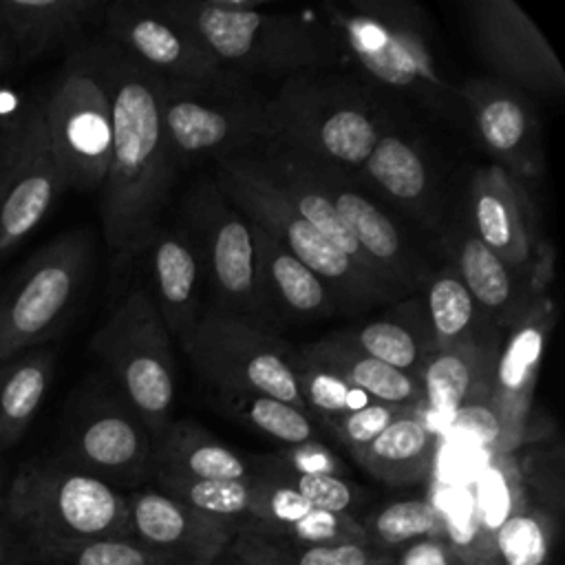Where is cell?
I'll use <instances>...</instances> for the list:
<instances>
[{
	"mask_svg": "<svg viewBox=\"0 0 565 565\" xmlns=\"http://www.w3.org/2000/svg\"><path fill=\"white\" fill-rule=\"evenodd\" d=\"M97 42L113 121L99 207L110 258L121 269L148 252L179 163L163 126V77L110 40Z\"/></svg>",
	"mask_w": 565,
	"mask_h": 565,
	"instance_id": "obj_1",
	"label": "cell"
},
{
	"mask_svg": "<svg viewBox=\"0 0 565 565\" xmlns=\"http://www.w3.org/2000/svg\"><path fill=\"white\" fill-rule=\"evenodd\" d=\"M13 552H55L97 539H128V497L57 457L22 463L7 483Z\"/></svg>",
	"mask_w": 565,
	"mask_h": 565,
	"instance_id": "obj_2",
	"label": "cell"
},
{
	"mask_svg": "<svg viewBox=\"0 0 565 565\" xmlns=\"http://www.w3.org/2000/svg\"><path fill=\"white\" fill-rule=\"evenodd\" d=\"M236 73L305 75L338 60V44L296 13L234 0L157 2Z\"/></svg>",
	"mask_w": 565,
	"mask_h": 565,
	"instance_id": "obj_3",
	"label": "cell"
},
{
	"mask_svg": "<svg viewBox=\"0 0 565 565\" xmlns=\"http://www.w3.org/2000/svg\"><path fill=\"white\" fill-rule=\"evenodd\" d=\"M331 22L360 68L380 86L397 90L437 115H452L459 88L437 66L424 18L404 2L353 0L347 7L327 4Z\"/></svg>",
	"mask_w": 565,
	"mask_h": 565,
	"instance_id": "obj_4",
	"label": "cell"
},
{
	"mask_svg": "<svg viewBox=\"0 0 565 565\" xmlns=\"http://www.w3.org/2000/svg\"><path fill=\"white\" fill-rule=\"evenodd\" d=\"M214 183L223 196L252 223L263 227L305 267H309L331 291L335 302L366 307L388 300L393 291L366 274L353 258L318 234L263 177L247 154L227 157L214 163Z\"/></svg>",
	"mask_w": 565,
	"mask_h": 565,
	"instance_id": "obj_5",
	"label": "cell"
},
{
	"mask_svg": "<svg viewBox=\"0 0 565 565\" xmlns=\"http://www.w3.org/2000/svg\"><path fill=\"white\" fill-rule=\"evenodd\" d=\"M269 108L274 143L340 174L362 168L382 137L371 108L340 82L291 75Z\"/></svg>",
	"mask_w": 565,
	"mask_h": 565,
	"instance_id": "obj_6",
	"label": "cell"
},
{
	"mask_svg": "<svg viewBox=\"0 0 565 565\" xmlns=\"http://www.w3.org/2000/svg\"><path fill=\"white\" fill-rule=\"evenodd\" d=\"M90 349L150 435H159L170 424L177 388L170 333L152 294L132 287L95 331Z\"/></svg>",
	"mask_w": 565,
	"mask_h": 565,
	"instance_id": "obj_7",
	"label": "cell"
},
{
	"mask_svg": "<svg viewBox=\"0 0 565 565\" xmlns=\"http://www.w3.org/2000/svg\"><path fill=\"white\" fill-rule=\"evenodd\" d=\"M163 126L179 170L203 159L214 163L276 141L269 97L243 86L179 84L163 79Z\"/></svg>",
	"mask_w": 565,
	"mask_h": 565,
	"instance_id": "obj_8",
	"label": "cell"
},
{
	"mask_svg": "<svg viewBox=\"0 0 565 565\" xmlns=\"http://www.w3.org/2000/svg\"><path fill=\"white\" fill-rule=\"evenodd\" d=\"M40 102L49 143L66 188L99 192L108 170L113 137L99 42L73 46L62 73Z\"/></svg>",
	"mask_w": 565,
	"mask_h": 565,
	"instance_id": "obj_9",
	"label": "cell"
},
{
	"mask_svg": "<svg viewBox=\"0 0 565 565\" xmlns=\"http://www.w3.org/2000/svg\"><path fill=\"white\" fill-rule=\"evenodd\" d=\"M90 263V234L71 230L20 267L0 294V362L55 338L86 285Z\"/></svg>",
	"mask_w": 565,
	"mask_h": 565,
	"instance_id": "obj_10",
	"label": "cell"
},
{
	"mask_svg": "<svg viewBox=\"0 0 565 565\" xmlns=\"http://www.w3.org/2000/svg\"><path fill=\"white\" fill-rule=\"evenodd\" d=\"M183 351L218 393L267 395L307 411L296 353L260 322L207 305Z\"/></svg>",
	"mask_w": 565,
	"mask_h": 565,
	"instance_id": "obj_11",
	"label": "cell"
},
{
	"mask_svg": "<svg viewBox=\"0 0 565 565\" xmlns=\"http://www.w3.org/2000/svg\"><path fill=\"white\" fill-rule=\"evenodd\" d=\"M57 459L106 483L135 479L152 463V435L119 391L79 386L64 413Z\"/></svg>",
	"mask_w": 565,
	"mask_h": 565,
	"instance_id": "obj_12",
	"label": "cell"
},
{
	"mask_svg": "<svg viewBox=\"0 0 565 565\" xmlns=\"http://www.w3.org/2000/svg\"><path fill=\"white\" fill-rule=\"evenodd\" d=\"M192 245L212 287L214 307L267 327L271 320L258 289L254 243L247 218L223 196L214 181H201L185 199Z\"/></svg>",
	"mask_w": 565,
	"mask_h": 565,
	"instance_id": "obj_13",
	"label": "cell"
},
{
	"mask_svg": "<svg viewBox=\"0 0 565 565\" xmlns=\"http://www.w3.org/2000/svg\"><path fill=\"white\" fill-rule=\"evenodd\" d=\"M102 20L106 24V40L166 82L227 84L243 79L190 29L163 13L157 2L119 0L106 4Z\"/></svg>",
	"mask_w": 565,
	"mask_h": 565,
	"instance_id": "obj_14",
	"label": "cell"
},
{
	"mask_svg": "<svg viewBox=\"0 0 565 565\" xmlns=\"http://www.w3.org/2000/svg\"><path fill=\"white\" fill-rule=\"evenodd\" d=\"M4 126L9 135V174L0 199V256L31 234L66 190L49 143L42 102L31 99Z\"/></svg>",
	"mask_w": 565,
	"mask_h": 565,
	"instance_id": "obj_15",
	"label": "cell"
},
{
	"mask_svg": "<svg viewBox=\"0 0 565 565\" xmlns=\"http://www.w3.org/2000/svg\"><path fill=\"white\" fill-rule=\"evenodd\" d=\"M472 38L483 62L525 90L563 95L565 71L534 20L512 0L466 2Z\"/></svg>",
	"mask_w": 565,
	"mask_h": 565,
	"instance_id": "obj_16",
	"label": "cell"
},
{
	"mask_svg": "<svg viewBox=\"0 0 565 565\" xmlns=\"http://www.w3.org/2000/svg\"><path fill=\"white\" fill-rule=\"evenodd\" d=\"M128 516L130 539L181 565H212L234 536L232 521L210 516L154 490L128 497Z\"/></svg>",
	"mask_w": 565,
	"mask_h": 565,
	"instance_id": "obj_17",
	"label": "cell"
},
{
	"mask_svg": "<svg viewBox=\"0 0 565 565\" xmlns=\"http://www.w3.org/2000/svg\"><path fill=\"white\" fill-rule=\"evenodd\" d=\"M481 143L514 177H536L543 168L539 121L525 97L505 82L470 79L459 88Z\"/></svg>",
	"mask_w": 565,
	"mask_h": 565,
	"instance_id": "obj_18",
	"label": "cell"
},
{
	"mask_svg": "<svg viewBox=\"0 0 565 565\" xmlns=\"http://www.w3.org/2000/svg\"><path fill=\"white\" fill-rule=\"evenodd\" d=\"M313 168L327 185L338 216L355 238L360 252L375 269V274L395 294L413 287L419 280L422 269L415 260L413 249L402 241L395 223L373 201L353 190L340 172L320 166Z\"/></svg>",
	"mask_w": 565,
	"mask_h": 565,
	"instance_id": "obj_19",
	"label": "cell"
},
{
	"mask_svg": "<svg viewBox=\"0 0 565 565\" xmlns=\"http://www.w3.org/2000/svg\"><path fill=\"white\" fill-rule=\"evenodd\" d=\"M154 305L170 333L185 349L201 309V260L190 236L181 227H161L154 232L150 245Z\"/></svg>",
	"mask_w": 565,
	"mask_h": 565,
	"instance_id": "obj_20",
	"label": "cell"
},
{
	"mask_svg": "<svg viewBox=\"0 0 565 565\" xmlns=\"http://www.w3.org/2000/svg\"><path fill=\"white\" fill-rule=\"evenodd\" d=\"M527 210L519 181L505 170L490 166L475 174L472 214L477 238L512 269H523L532 260L534 234Z\"/></svg>",
	"mask_w": 565,
	"mask_h": 565,
	"instance_id": "obj_21",
	"label": "cell"
},
{
	"mask_svg": "<svg viewBox=\"0 0 565 565\" xmlns=\"http://www.w3.org/2000/svg\"><path fill=\"white\" fill-rule=\"evenodd\" d=\"M104 11L99 0H0V29L18 64H29L79 40Z\"/></svg>",
	"mask_w": 565,
	"mask_h": 565,
	"instance_id": "obj_22",
	"label": "cell"
},
{
	"mask_svg": "<svg viewBox=\"0 0 565 565\" xmlns=\"http://www.w3.org/2000/svg\"><path fill=\"white\" fill-rule=\"evenodd\" d=\"M247 223L254 243L258 289L269 316L276 311L296 318H322L331 313L335 300L327 285L263 227L252 221Z\"/></svg>",
	"mask_w": 565,
	"mask_h": 565,
	"instance_id": "obj_23",
	"label": "cell"
},
{
	"mask_svg": "<svg viewBox=\"0 0 565 565\" xmlns=\"http://www.w3.org/2000/svg\"><path fill=\"white\" fill-rule=\"evenodd\" d=\"M298 353L333 373L351 388L364 393L373 402L408 408H419V404H424V388L419 377L366 355L344 333H331L302 347Z\"/></svg>",
	"mask_w": 565,
	"mask_h": 565,
	"instance_id": "obj_24",
	"label": "cell"
},
{
	"mask_svg": "<svg viewBox=\"0 0 565 565\" xmlns=\"http://www.w3.org/2000/svg\"><path fill=\"white\" fill-rule=\"evenodd\" d=\"M159 477L227 481L247 479V461L194 422H172L152 437V463Z\"/></svg>",
	"mask_w": 565,
	"mask_h": 565,
	"instance_id": "obj_25",
	"label": "cell"
},
{
	"mask_svg": "<svg viewBox=\"0 0 565 565\" xmlns=\"http://www.w3.org/2000/svg\"><path fill=\"white\" fill-rule=\"evenodd\" d=\"M437 437L417 408L388 424L371 444L353 450L358 463L391 486L422 481L435 459Z\"/></svg>",
	"mask_w": 565,
	"mask_h": 565,
	"instance_id": "obj_26",
	"label": "cell"
},
{
	"mask_svg": "<svg viewBox=\"0 0 565 565\" xmlns=\"http://www.w3.org/2000/svg\"><path fill=\"white\" fill-rule=\"evenodd\" d=\"M545 316L525 320L514 331L508 347L492 366L490 404L503 422L510 448L519 441L523 430V415L527 408L525 404L530 399L534 375L545 347Z\"/></svg>",
	"mask_w": 565,
	"mask_h": 565,
	"instance_id": "obj_27",
	"label": "cell"
},
{
	"mask_svg": "<svg viewBox=\"0 0 565 565\" xmlns=\"http://www.w3.org/2000/svg\"><path fill=\"white\" fill-rule=\"evenodd\" d=\"M490 366L494 364H490L477 338L433 351L419 377L428 413L441 422L459 406L490 397V391H486Z\"/></svg>",
	"mask_w": 565,
	"mask_h": 565,
	"instance_id": "obj_28",
	"label": "cell"
},
{
	"mask_svg": "<svg viewBox=\"0 0 565 565\" xmlns=\"http://www.w3.org/2000/svg\"><path fill=\"white\" fill-rule=\"evenodd\" d=\"M55 371V347L42 344L0 362V448L15 446L40 411Z\"/></svg>",
	"mask_w": 565,
	"mask_h": 565,
	"instance_id": "obj_29",
	"label": "cell"
},
{
	"mask_svg": "<svg viewBox=\"0 0 565 565\" xmlns=\"http://www.w3.org/2000/svg\"><path fill=\"white\" fill-rule=\"evenodd\" d=\"M342 333L366 355L415 377H422L424 364L435 351L428 318L413 307H404L402 316H386Z\"/></svg>",
	"mask_w": 565,
	"mask_h": 565,
	"instance_id": "obj_30",
	"label": "cell"
},
{
	"mask_svg": "<svg viewBox=\"0 0 565 565\" xmlns=\"http://www.w3.org/2000/svg\"><path fill=\"white\" fill-rule=\"evenodd\" d=\"M362 168L369 181L402 205L419 207L428 199V168L419 152L397 135H382Z\"/></svg>",
	"mask_w": 565,
	"mask_h": 565,
	"instance_id": "obj_31",
	"label": "cell"
},
{
	"mask_svg": "<svg viewBox=\"0 0 565 565\" xmlns=\"http://www.w3.org/2000/svg\"><path fill=\"white\" fill-rule=\"evenodd\" d=\"M516 269L508 267L477 236L463 238L457 247L455 274L483 311L490 316L510 313L519 302Z\"/></svg>",
	"mask_w": 565,
	"mask_h": 565,
	"instance_id": "obj_32",
	"label": "cell"
},
{
	"mask_svg": "<svg viewBox=\"0 0 565 565\" xmlns=\"http://www.w3.org/2000/svg\"><path fill=\"white\" fill-rule=\"evenodd\" d=\"M236 552L245 565H377V558L364 543L338 545H294L285 547L267 532L249 530L236 541Z\"/></svg>",
	"mask_w": 565,
	"mask_h": 565,
	"instance_id": "obj_33",
	"label": "cell"
},
{
	"mask_svg": "<svg viewBox=\"0 0 565 565\" xmlns=\"http://www.w3.org/2000/svg\"><path fill=\"white\" fill-rule=\"evenodd\" d=\"M216 402L236 419L285 446L294 448L316 441L318 433L311 415L294 404L252 393H218Z\"/></svg>",
	"mask_w": 565,
	"mask_h": 565,
	"instance_id": "obj_34",
	"label": "cell"
},
{
	"mask_svg": "<svg viewBox=\"0 0 565 565\" xmlns=\"http://www.w3.org/2000/svg\"><path fill=\"white\" fill-rule=\"evenodd\" d=\"M477 309V302L455 271L437 274L426 294V318L435 351L475 340Z\"/></svg>",
	"mask_w": 565,
	"mask_h": 565,
	"instance_id": "obj_35",
	"label": "cell"
},
{
	"mask_svg": "<svg viewBox=\"0 0 565 565\" xmlns=\"http://www.w3.org/2000/svg\"><path fill=\"white\" fill-rule=\"evenodd\" d=\"M9 565H181L137 539H97L55 552H13Z\"/></svg>",
	"mask_w": 565,
	"mask_h": 565,
	"instance_id": "obj_36",
	"label": "cell"
},
{
	"mask_svg": "<svg viewBox=\"0 0 565 565\" xmlns=\"http://www.w3.org/2000/svg\"><path fill=\"white\" fill-rule=\"evenodd\" d=\"M490 539L494 565H550V521L543 512L523 503V499Z\"/></svg>",
	"mask_w": 565,
	"mask_h": 565,
	"instance_id": "obj_37",
	"label": "cell"
},
{
	"mask_svg": "<svg viewBox=\"0 0 565 565\" xmlns=\"http://www.w3.org/2000/svg\"><path fill=\"white\" fill-rule=\"evenodd\" d=\"M166 494L179 499L181 503L218 519L249 516L256 508L258 477L227 479V481H199V479H174L159 477Z\"/></svg>",
	"mask_w": 565,
	"mask_h": 565,
	"instance_id": "obj_38",
	"label": "cell"
},
{
	"mask_svg": "<svg viewBox=\"0 0 565 565\" xmlns=\"http://www.w3.org/2000/svg\"><path fill=\"white\" fill-rule=\"evenodd\" d=\"M296 377L307 411L311 415H322L327 422H333L373 402L371 397L351 388L340 377L309 362L300 353H296Z\"/></svg>",
	"mask_w": 565,
	"mask_h": 565,
	"instance_id": "obj_39",
	"label": "cell"
},
{
	"mask_svg": "<svg viewBox=\"0 0 565 565\" xmlns=\"http://www.w3.org/2000/svg\"><path fill=\"white\" fill-rule=\"evenodd\" d=\"M371 532L388 545L441 539V516L428 499L395 501L373 516Z\"/></svg>",
	"mask_w": 565,
	"mask_h": 565,
	"instance_id": "obj_40",
	"label": "cell"
},
{
	"mask_svg": "<svg viewBox=\"0 0 565 565\" xmlns=\"http://www.w3.org/2000/svg\"><path fill=\"white\" fill-rule=\"evenodd\" d=\"M439 424L446 437H452V439L459 437L479 450H488L497 455L510 450L503 422L494 411V406L490 404V397L472 399L459 406Z\"/></svg>",
	"mask_w": 565,
	"mask_h": 565,
	"instance_id": "obj_41",
	"label": "cell"
},
{
	"mask_svg": "<svg viewBox=\"0 0 565 565\" xmlns=\"http://www.w3.org/2000/svg\"><path fill=\"white\" fill-rule=\"evenodd\" d=\"M265 530H271V532L282 530L296 543H305V545L364 543L369 539L366 527L355 523L349 514H335V512H324V510H313V508L302 519H298V521H294L289 525L265 527Z\"/></svg>",
	"mask_w": 565,
	"mask_h": 565,
	"instance_id": "obj_42",
	"label": "cell"
},
{
	"mask_svg": "<svg viewBox=\"0 0 565 565\" xmlns=\"http://www.w3.org/2000/svg\"><path fill=\"white\" fill-rule=\"evenodd\" d=\"M475 503L481 527L492 534L519 505L521 494L514 486L510 472L503 466H486L477 475L475 483Z\"/></svg>",
	"mask_w": 565,
	"mask_h": 565,
	"instance_id": "obj_43",
	"label": "cell"
},
{
	"mask_svg": "<svg viewBox=\"0 0 565 565\" xmlns=\"http://www.w3.org/2000/svg\"><path fill=\"white\" fill-rule=\"evenodd\" d=\"M411 411L408 406L397 404H384V402H369L366 406L347 413L338 419H333V428L338 430L340 439L353 450L364 448L371 444L388 424H393L399 415Z\"/></svg>",
	"mask_w": 565,
	"mask_h": 565,
	"instance_id": "obj_44",
	"label": "cell"
},
{
	"mask_svg": "<svg viewBox=\"0 0 565 565\" xmlns=\"http://www.w3.org/2000/svg\"><path fill=\"white\" fill-rule=\"evenodd\" d=\"M287 486H291L313 510L347 514V510L353 503V490L351 486L340 479L338 475L329 472H296L285 479Z\"/></svg>",
	"mask_w": 565,
	"mask_h": 565,
	"instance_id": "obj_45",
	"label": "cell"
},
{
	"mask_svg": "<svg viewBox=\"0 0 565 565\" xmlns=\"http://www.w3.org/2000/svg\"><path fill=\"white\" fill-rule=\"evenodd\" d=\"M399 565H461V561L441 539H422L404 550Z\"/></svg>",
	"mask_w": 565,
	"mask_h": 565,
	"instance_id": "obj_46",
	"label": "cell"
},
{
	"mask_svg": "<svg viewBox=\"0 0 565 565\" xmlns=\"http://www.w3.org/2000/svg\"><path fill=\"white\" fill-rule=\"evenodd\" d=\"M291 463L296 472H329L333 475L335 461L327 448H322L318 441L294 446L291 448Z\"/></svg>",
	"mask_w": 565,
	"mask_h": 565,
	"instance_id": "obj_47",
	"label": "cell"
},
{
	"mask_svg": "<svg viewBox=\"0 0 565 565\" xmlns=\"http://www.w3.org/2000/svg\"><path fill=\"white\" fill-rule=\"evenodd\" d=\"M15 66H20L18 57H15V51H13L11 42H9V38L0 29V75L11 73Z\"/></svg>",
	"mask_w": 565,
	"mask_h": 565,
	"instance_id": "obj_48",
	"label": "cell"
},
{
	"mask_svg": "<svg viewBox=\"0 0 565 565\" xmlns=\"http://www.w3.org/2000/svg\"><path fill=\"white\" fill-rule=\"evenodd\" d=\"M7 174H9V135H7V126H0V199L7 188Z\"/></svg>",
	"mask_w": 565,
	"mask_h": 565,
	"instance_id": "obj_49",
	"label": "cell"
},
{
	"mask_svg": "<svg viewBox=\"0 0 565 565\" xmlns=\"http://www.w3.org/2000/svg\"><path fill=\"white\" fill-rule=\"evenodd\" d=\"M13 554V534L7 519L0 514V565H9Z\"/></svg>",
	"mask_w": 565,
	"mask_h": 565,
	"instance_id": "obj_50",
	"label": "cell"
},
{
	"mask_svg": "<svg viewBox=\"0 0 565 565\" xmlns=\"http://www.w3.org/2000/svg\"><path fill=\"white\" fill-rule=\"evenodd\" d=\"M4 497H7V481L2 475V463H0V514L4 516Z\"/></svg>",
	"mask_w": 565,
	"mask_h": 565,
	"instance_id": "obj_51",
	"label": "cell"
}]
</instances>
